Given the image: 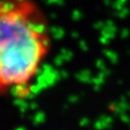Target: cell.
Wrapping results in <instances>:
<instances>
[{
    "label": "cell",
    "mask_w": 130,
    "mask_h": 130,
    "mask_svg": "<svg viewBox=\"0 0 130 130\" xmlns=\"http://www.w3.org/2000/svg\"><path fill=\"white\" fill-rule=\"evenodd\" d=\"M51 48L36 0H0V96H27Z\"/></svg>",
    "instance_id": "obj_1"
}]
</instances>
